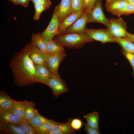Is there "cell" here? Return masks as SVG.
Here are the masks:
<instances>
[{
    "mask_svg": "<svg viewBox=\"0 0 134 134\" xmlns=\"http://www.w3.org/2000/svg\"><path fill=\"white\" fill-rule=\"evenodd\" d=\"M25 47L13 57L10 67L15 83L23 86L36 83L34 65Z\"/></svg>",
    "mask_w": 134,
    "mask_h": 134,
    "instance_id": "obj_1",
    "label": "cell"
},
{
    "mask_svg": "<svg viewBox=\"0 0 134 134\" xmlns=\"http://www.w3.org/2000/svg\"><path fill=\"white\" fill-rule=\"evenodd\" d=\"M53 40L62 46L71 49L80 48L86 43L94 41L85 33L61 34L56 35Z\"/></svg>",
    "mask_w": 134,
    "mask_h": 134,
    "instance_id": "obj_2",
    "label": "cell"
},
{
    "mask_svg": "<svg viewBox=\"0 0 134 134\" xmlns=\"http://www.w3.org/2000/svg\"><path fill=\"white\" fill-rule=\"evenodd\" d=\"M108 19L107 29L110 35L114 38L125 37L127 26L123 19L121 17L111 18Z\"/></svg>",
    "mask_w": 134,
    "mask_h": 134,
    "instance_id": "obj_3",
    "label": "cell"
},
{
    "mask_svg": "<svg viewBox=\"0 0 134 134\" xmlns=\"http://www.w3.org/2000/svg\"><path fill=\"white\" fill-rule=\"evenodd\" d=\"M58 18V6L55 7L50 22L46 29L40 33L47 42L53 40L55 36L60 34L59 28L60 24Z\"/></svg>",
    "mask_w": 134,
    "mask_h": 134,
    "instance_id": "obj_4",
    "label": "cell"
},
{
    "mask_svg": "<svg viewBox=\"0 0 134 134\" xmlns=\"http://www.w3.org/2000/svg\"><path fill=\"white\" fill-rule=\"evenodd\" d=\"M102 0H97L91 10L89 12L87 23L96 22L101 23L106 27L108 23V19L106 17L102 7Z\"/></svg>",
    "mask_w": 134,
    "mask_h": 134,
    "instance_id": "obj_5",
    "label": "cell"
},
{
    "mask_svg": "<svg viewBox=\"0 0 134 134\" xmlns=\"http://www.w3.org/2000/svg\"><path fill=\"white\" fill-rule=\"evenodd\" d=\"M25 47L29 53L30 58L34 64L44 65L47 64L49 54L42 51L32 41Z\"/></svg>",
    "mask_w": 134,
    "mask_h": 134,
    "instance_id": "obj_6",
    "label": "cell"
},
{
    "mask_svg": "<svg viewBox=\"0 0 134 134\" xmlns=\"http://www.w3.org/2000/svg\"><path fill=\"white\" fill-rule=\"evenodd\" d=\"M84 33L94 41H99L103 44L116 43L114 38L108 33L107 29H86Z\"/></svg>",
    "mask_w": 134,
    "mask_h": 134,
    "instance_id": "obj_7",
    "label": "cell"
},
{
    "mask_svg": "<svg viewBox=\"0 0 134 134\" xmlns=\"http://www.w3.org/2000/svg\"><path fill=\"white\" fill-rule=\"evenodd\" d=\"M52 90L53 94L57 98L61 94L68 92L69 89L66 87L65 81L60 75H53L49 79L46 85Z\"/></svg>",
    "mask_w": 134,
    "mask_h": 134,
    "instance_id": "obj_8",
    "label": "cell"
},
{
    "mask_svg": "<svg viewBox=\"0 0 134 134\" xmlns=\"http://www.w3.org/2000/svg\"><path fill=\"white\" fill-rule=\"evenodd\" d=\"M34 65L36 82H38L46 85L49 79L53 75L47 64H34Z\"/></svg>",
    "mask_w": 134,
    "mask_h": 134,
    "instance_id": "obj_9",
    "label": "cell"
},
{
    "mask_svg": "<svg viewBox=\"0 0 134 134\" xmlns=\"http://www.w3.org/2000/svg\"><path fill=\"white\" fill-rule=\"evenodd\" d=\"M66 55L65 50L61 51L50 55L47 63L53 75L59 74L58 70L59 66Z\"/></svg>",
    "mask_w": 134,
    "mask_h": 134,
    "instance_id": "obj_10",
    "label": "cell"
},
{
    "mask_svg": "<svg viewBox=\"0 0 134 134\" xmlns=\"http://www.w3.org/2000/svg\"><path fill=\"white\" fill-rule=\"evenodd\" d=\"M89 13H84L80 18L67 29L64 34L84 33L86 29V25L87 23Z\"/></svg>",
    "mask_w": 134,
    "mask_h": 134,
    "instance_id": "obj_11",
    "label": "cell"
},
{
    "mask_svg": "<svg viewBox=\"0 0 134 134\" xmlns=\"http://www.w3.org/2000/svg\"><path fill=\"white\" fill-rule=\"evenodd\" d=\"M57 6L58 18L61 22L72 13L71 0H61Z\"/></svg>",
    "mask_w": 134,
    "mask_h": 134,
    "instance_id": "obj_12",
    "label": "cell"
},
{
    "mask_svg": "<svg viewBox=\"0 0 134 134\" xmlns=\"http://www.w3.org/2000/svg\"><path fill=\"white\" fill-rule=\"evenodd\" d=\"M84 13L81 10L76 13H72L61 22L59 28L60 34H64L67 29L80 18Z\"/></svg>",
    "mask_w": 134,
    "mask_h": 134,
    "instance_id": "obj_13",
    "label": "cell"
},
{
    "mask_svg": "<svg viewBox=\"0 0 134 134\" xmlns=\"http://www.w3.org/2000/svg\"><path fill=\"white\" fill-rule=\"evenodd\" d=\"M129 3L127 0H106L105 7L112 14L123 8Z\"/></svg>",
    "mask_w": 134,
    "mask_h": 134,
    "instance_id": "obj_14",
    "label": "cell"
},
{
    "mask_svg": "<svg viewBox=\"0 0 134 134\" xmlns=\"http://www.w3.org/2000/svg\"><path fill=\"white\" fill-rule=\"evenodd\" d=\"M0 122L5 123H10L16 124L25 121L23 118L9 111L0 112Z\"/></svg>",
    "mask_w": 134,
    "mask_h": 134,
    "instance_id": "obj_15",
    "label": "cell"
},
{
    "mask_svg": "<svg viewBox=\"0 0 134 134\" xmlns=\"http://www.w3.org/2000/svg\"><path fill=\"white\" fill-rule=\"evenodd\" d=\"M71 120V119L69 118L68 121L66 123H61L57 124L49 129L43 134H47L49 132L57 131H61L66 134L74 133L75 131L72 128L70 125Z\"/></svg>",
    "mask_w": 134,
    "mask_h": 134,
    "instance_id": "obj_16",
    "label": "cell"
},
{
    "mask_svg": "<svg viewBox=\"0 0 134 134\" xmlns=\"http://www.w3.org/2000/svg\"><path fill=\"white\" fill-rule=\"evenodd\" d=\"M15 100L7 95L0 93V112L11 110Z\"/></svg>",
    "mask_w": 134,
    "mask_h": 134,
    "instance_id": "obj_17",
    "label": "cell"
},
{
    "mask_svg": "<svg viewBox=\"0 0 134 134\" xmlns=\"http://www.w3.org/2000/svg\"><path fill=\"white\" fill-rule=\"evenodd\" d=\"M31 102L26 100L19 101H15L13 107L9 111L13 114L23 118L24 112Z\"/></svg>",
    "mask_w": 134,
    "mask_h": 134,
    "instance_id": "obj_18",
    "label": "cell"
},
{
    "mask_svg": "<svg viewBox=\"0 0 134 134\" xmlns=\"http://www.w3.org/2000/svg\"><path fill=\"white\" fill-rule=\"evenodd\" d=\"M0 130L8 133L13 134H26L20 127L12 123L0 122Z\"/></svg>",
    "mask_w": 134,
    "mask_h": 134,
    "instance_id": "obj_19",
    "label": "cell"
},
{
    "mask_svg": "<svg viewBox=\"0 0 134 134\" xmlns=\"http://www.w3.org/2000/svg\"><path fill=\"white\" fill-rule=\"evenodd\" d=\"M32 41L43 52L49 54L47 49V42L43 38L40 33H32Z\"/></svg>",
    "mask_w": 134,
    "mask_h": 134,
    "instance_id": "obj_20",
    "label": "cell"
},
{
    "mask_svg": "<svg viewBox=\"0 0 134 134\" xmlns=\"http://www.w3.org/2000/svg\"><path fill=\"white\" fill-rule=\"evenodd\" d=\"M34 128L39 127L43 124L47 123H56L53 120L48 119L39 114L38 112L33 118L26 121Z\"/></svg>",
    "mask_w": 134,
    "mask_h": 134,
    "instance_id": "obj_21",
    "label": "cell"
},
{
    "mask_svg": "<svg viewBox=\"0 0 134 134\" xmlns=\"http://www.w3.org/2000/svg\"><path fill=\"white\" fill-rule=\"evenodd\" d=\"M87 124L89 126L96 130H99V115L96 111H94L84 115Z\"/></svg>",
    "mask_w": 134,
    "mask_h": 134,
    "instance_id": "obj_22",
    "label": "cell"
},
{
    "mask_svg": "<svg viewBox=\"0 0 134 134\" xmlns=\"http://www.w3.org/2000/svg\"><path fill=\"white\" fill-rule=\"evenodd\" d=\"M116 43L120 45L122 48L130 53L134 54V43L125 37L114 38Z\"/></svg>",
    "mask_w": 134,
    "mask_h": 134,
    "instance_id": "obj_23",
    "label": "cell"
},
{
    "mask_svg": "<svg viewBox=\"0 0 134 134\" xmlns=\"http://www.w3.org/2000/svg\"><path fill=\"white\" fill-rule=\"evenodd\" d=\"M35 103L31 101L25 110L23 115V118L26 121L32 119L38 112L37 110L35 109Z\"/></svg>",
    "mask_w": 134,
    "mask_h": 134,
    "instance_id": "obj_24",
    "label": "cell"
},
{
    "mask_svg": "<svg viewBox=\"0 0 134 134\" xmlns=\"http://www.w3.org/2000/svg\"><path fill=\"white\" fill-rule=\"evenodd\" d=\"M47 49L48 53L49 55L61 51L65 50L63 47L59 45L53 40L47 42Z\"/></svg>",
    "mask_w": 134,
    "mask_h": 134,
    "instance_id": "obj_25",
    "label": "cell"
},
{
    "mask_svg": "<svg viewBox=\"0 0 134 134\" xmlns=\"http://www.w3.org/2000/svg\"><path fill=\"white\" fill-rule=\"evenodd\" d=\"M134 13V4L129 3L123 9L112 14L120 17L122 15H128Z\"/></svg>",
    "mask_w": 134,
    "mask_h": 134,
    "instance_id": "obj_26",
    "label": "cell"
},
{
    "mask_svg": "<svg viewBox=\"0 0 134 134\" xmlns=\"http://www.w3.org/2000/svg\"><path fill=\"white\" fill-rule=\"evenodd\" d=\"M60 123L57 122L56 123H46L34 129L37 134H43L44 132L53 126Z\"/></svg>",
    "mask_w": 134,
    "mask_h": 134,
    "instance_id": "obj_27",
    "label": "cell"
},
{
    "mask_svg": "<svg viewBox=\"0 0 134 134\" xmlns=\"http://www.w3.org/2000/svg\"><path fill=\"white\" fill-rule=\"evenodd\" d=\"M15 124L21 127L26 134H37L34 129L26 121Z\"/></svg>",
    "mask_w": 134,
    "mask_h": 134,
    "instance_id": "obj_28",
    "label": "cell"
},
{
    "mask_svg": "<svg viewBox=\"0 0 134 134\" xmlns=\"http://www.w3.org/2000/svg\"><path fill=\"white\" fill-rule=\"evenodd\" d=\"M35 10V14L34 16V20H37L40 18V17L42 12L47 8L42 5L36 3H34Z\"/></svg>",
    "mask_w": 134,
    "mask_h": 134,
    "instance_id": "obj_29",
    "label": "cell"
},
{
    "mask_svg": "<svg viewBox=\"0 0 134 134\" xmlns=\"http://www.w3.org/2000/svg\"><path fill=\"white\" fill-rule=\"evenodd\" d=\"M72 13H75L82 10L83 0H71Z\"/></svg>",
    "mask_w": 134,
    "mask_h": 134,
    "instance_id": "obj_30",
    "label": "cell"
},
{
    "mask_svg": "<svg viewBox=\"0 0 134 134\" xmlns=\"http://www.w3.org/2000/svg\"><path fill=\"white\" fill-rule=\"evenodd\" d=\"M121 52L128 60L132 66L133 70L132 76L134 77V54L128 52L122 48Z\"/></svg>",
    "mask_w": 134,
    "mask_h": 134,
    "instance_id": "obj_31",
    "label": "cell"
},
{
    "mask_svg": "<svg viewBox=\"0 0 134 134\" xmlns=\"http://www.w3.org/2000/svg\"><path fill=\"white\" fill-rule=\"evenodd\" d=\"M97 0H83L82 10L85 12H89L92 9Z\"/></svg>",
    "mask_w": 134,
    "mask_h": 134,
    "instance_id": "obj_32",
    "label": "cell"
},
{
    "mask_svg": "<svg viewBox=\"0 0 134 134\" xmlns=\"http://www.w3.org/2000/svg\"><path fill=\"white\" fill-rule=\"evenodd\" d=\"M70 125L72 128L75 131L78 130L81 128L82 123L79 119H74L71 120Z\"/></svg>",
    "mask_w": 134,
    "mask_h": 134,
    "instance_id": "obj_33",
    "label": "cell"
},
{
    "mask_svg": "<svg viewBox=\"0 0 134 134\" xmlns=\"http://www.w3.org/2000/svg\"><path fill=\"white\" fill-rule=\"evenodd\" d=\"M84 130L87 134H100L99 130H96L89 126L87 123H84Z\"/></svg>",
    "mask_w": 134,
    "mask_h": 134,
    "instance_id": "obj_34",
    "label": "cell"
},
{
    "mask_svg": "<svg viewBox=\"0 0 134 134\" xmlns=\"http://www.w3.org/2000/svg\"><path fill=\"white\" fill-rule=\"evenodd\" d=\"M33 3L43 5L48 8L51 5L50 0H30Z\"/></svg>",
    "mask_w": 134,
    "mask_h": 134,
    "instance_id": "obj_35",
    "label": "cell"
},
{
    "mask_svg": "<svg viewBox=\"0 0 134 134\" xmlns=\"http://www.w3.org/2000/svg\"><path fill=\"white\" fill-rule=\"evenodd\" d=\"M18 5H20L24 7H27L30 0H16Z\"/></svg>",
    "mask_w": 134,
    "mask_h": 134,
    "instance_id": "obj_36",
    "label": "cell"
},
{
    "mask_svg": "<svg viewBox=\"0 0 134 134\" xmlns=\"http://www.w3.org/2000/svg\"><path fill=\"white\" fill-rule=\"evenodd\" d=\"M125 38L130 41L134 43V34H132L127 32Z\"/></svg>",
    "mask_w": 134,
    "mask_h": 134,
    "instance_id": "obj_37",
    "label": "cell"
},
{
    "mask_svg": "<svg viewBox=\"0 0 134 134\" xmlns=\"http://www.w3.org/2000/svg\"><path fill=\"white\" fill-rule=\"evenodd\" d=\"M47 134H66L64 132L60 131H55L49 132Z\"/></svg>",
    "mask_w": 134,
    "mask_h": 134,
    "instance_id": "obj_38",
    "label": "cell"
},
{
    "mask_svg": "<svg viewBox=\"0 0 134 134\" xmlns=\"http://www.w3.org/2000/svg\"><path fill=\"white\" fill-rule=\"evenodd\" d=\"M10 1H11L15 4L16 5H18V3L17 2L16 0H8Z\"/></svg>",
    "mask_w": 134,
    "mask_h": 134,
    "instance_id": "obj_39",
    "label": "cell"
},
{
    "mask_svg": "<svg viewBox=\"0 0 134 134\" xmlns=\"http://www.w3.org/2000/svg\"><path fill=\"white\" fill-rule=\"evenodd\" d=\"M129 3L134 4V0H127Z\"/></svg>",
    "mask_w": 134,
    "mask_h": 134,
    "instance_id": "obj_40",
    "label": "cell"
}]
</instances>
